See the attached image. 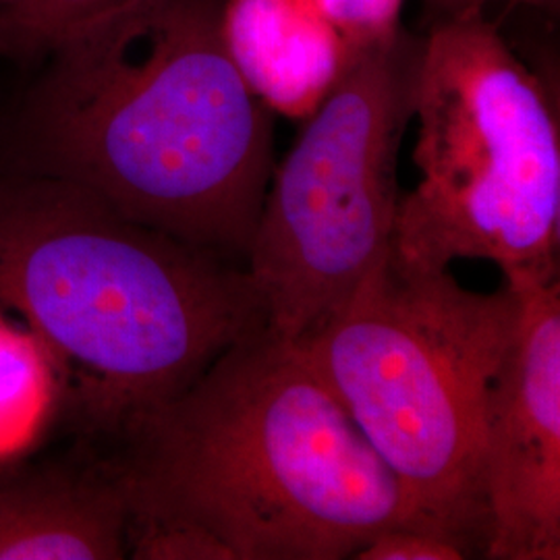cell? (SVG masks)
Here are the masks:
<instances>
[{"label": "cell", "mask_w": 560, "mask_h": 560, "mask_svg": "<svg viewBox=\"0 0 560 560\" xmlns=\"http://www.w3.org/2000/svg\"><path fill=\"white\" fill-rule=\"evenodd\" d=\"M127 557L138 560H235L233 552L194 525L129 523Z\"/></svg>", "instance_id": "8fae6325"}, {"label": "cell", "mask_w": 560, "mask_h": 560, "mask_svg": "<svg viewBox=\"0 0 560 560\" xmlns=\"http://www.w3.org/2000/svg\"><path fill=\"white\" fill-rule=\"evenodd\" d=\"M347 44L361 52L400 32L405 0H312Z\"/></svg>", "instance_id": "7c38bea8"}, {"label": "cell", "mask_w": 560, "mask_h": 560, "mask_svg": "<svg viewBox=\"0 0 560 560\" xmlns=\"http://www.w3.org/2000/svg\"><path fill=\"white\" fill-rule=\"evenodd\" d=\"M420 50L405 30L365 48L275 166L245 270L282 339L337 310L393 243Z\"/></svg>", "instance_id": "8992f818"}, {"label": "cell", "mask_w": 560, "mask_h": 560, "mask_svg": "<svg viewBox=\"0 0 560 560\" xmlns=\"http://www.w3.org/2000/svg\"><path fill=\"white\" fill-rule=\"evenodd\" d=\"M517 291H469L393 243L355 291L293 345L395 474L420 527L486 546L481 481L490 386Z\"/></svg>", "instance_id": "277c9868"}, {"label": "cell", "mask_w": 560, "mask_h": 560, "mask_svg": "<svg viewBox=\"0 0 560 560\" xmlns=\"http://www.w3.org/2000/svg\"><path fill=\"white\" fill-rule=\"evenodd\" d=\"M474 557V548L457 536L430 527L399 525L381 532L368 541L355 560H463Z\"/></svg>", "instance_id": "4fadbf2b"}, {"label": "cell", "mask_w": 560, "mask_h": 560, "mask_svg": "<svg viewBox=\"0 0 560 560\" xmlns=\"http://www.w3.org/2000/svg\"><path fill=\"white\" fill-rule=\"evenodd\" d=\"M0 310L36 337L81 428L120 441L268 324L243 264L23 171L0 175Z\"/></svg>", "instance_id": "3957f363"}, {"label": "cell", "mask_w": 560, "mask_h": 560, "mask_svg": "<svg viewBox=\"0 0 560 560\" xmlns=\"http://www.w3.org/2000/svg\"><path fill=\"white\" fill-rule=\"evenodd\" d=\"M221 15L222 0H133L59 42L21 106L18 171L245 266L275 173L272 110Z\"/></svg>", "instance_id": "6da1fadb"}, {"label": "cell", "mask_w": 560, "mask_h": 560, "mask_svg": "<svg viewBox=\"0 0 560 560\" xmlns=\"http://www.w3.org/2000/svg\"><path fill=\"white\" fill-rule=\"evenodd\" d=\"M127 529L115 465L0 478V560L127 559Z\"/></svg>", "instance_id": "9c48e42d"}, {"label": "cell", "mask_w": 560, "mask_h": 560, "mask_svg": "<svg viewBox=\"0 0 560 560\" xmlns=\"http://www.w3.org/2000/svg\"><path fill=\"white\" fill-rule=\"evenodd\" d=\"M221 23L249 90L289 119H307L360 55L312 0H222Z\"/></svg>", "instance_id": "ba28073f"}, {"label": "cell", "mask_w": 560, "mask_h": 560, "mask_svg": "<svg viewBox=\"0 0 560 560\" xmlns=\"http://www.w3.org/2000/svg\"><path fill=\"white\" fill-rule=\"evenodd\" d=\"M133 0H11L0 15V57L44 59L59 42Z\"/></svg>", "instance_id": "30bf717a"}, {"label": "cell", "mask_w": 560, "mask_h": 560, "mask_svg": "<svg viewBox=\"0 0 560 560\" xmlns=\"http://www.w3.org/2000/svg\"><path fill=\"white\" fill-rule=\"evenodd\" d=\"M129 523L194 525L235 560H342L418 525L395 474L266 324L125 439Z\"/></svg>", "instance_id": "7a4b0ae2"}, {"label": "cell", "mask_w": 560, "mask_h": 560, "mask_svg": "<svg viewBox=\"0 0 560 560\" xmlns=\"http://www.w3.org/2000/svg\"><path fill=\"white\" fill-rule=\"evenodd\" d=\"M513 289L517 324L483 421V557L559 560L560 284Z\"/></svg>", "instance_id": "52a82bcc"}, {"label": "cell", "mask_w": 560, "mask_h": 560, "mask_svg": "<svg viewBox=\"0 0 560 560\" xmlns=\"http://www.w3.org/2000/svg\"><path fill=\"white\" fill-rule=\"evenodd\" d=\"M413 119L420 180L399 198L400 258L492 261L513 287L559 280L557 102L486 13L430 23Z\"/></svg>", "instance_id": "5b68a950"}, {"label": "cell", "mask_w": 560, "mask_h": 560, "mask_svg": "<svg viewBox=\"0 0 560 560\" xmlns=\"http://www.w3.org/2000/svg\"><path fill=\"white\" fill-rule=\"evenodd\" d=\"M9 2H11V0H0V15H2V11L9 7Z\"/></svg>", "instance_id": "9a60e30c"}, {"label": "cell", "mask_w": 560, "mask_h": 560, "mask_svg": "<svg viewBox=\"0 0 560 560\" xmlns=\"http://www.w3.org/2000/svg\"><path fill=\"white\" fill-rule=\"evenodd\" d=\"M494 2H509V4H523L532 9H557L559 0H423V7L430 15V20H451V18H465V15H478L486 13L488 4ZM430 21V23H432Z\"/></svg>", "instance_id": "5bb4252c"}]
</instances>
